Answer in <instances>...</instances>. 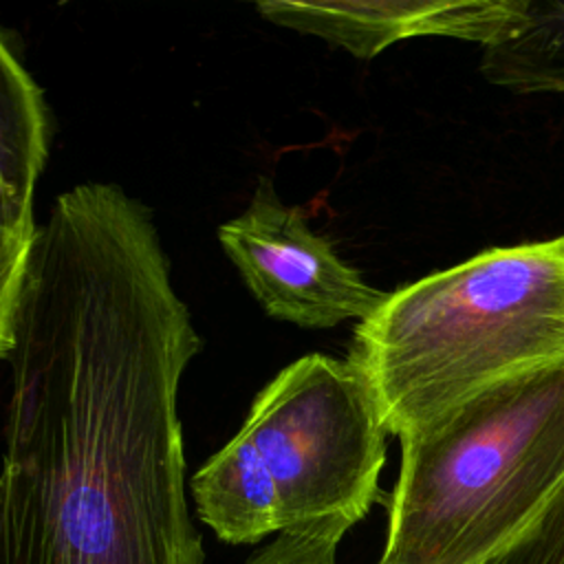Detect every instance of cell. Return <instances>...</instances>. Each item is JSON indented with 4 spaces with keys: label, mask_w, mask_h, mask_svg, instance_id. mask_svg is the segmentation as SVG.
<instances>
[{
    "label": "cell",
    "mask_w": 564,
    "mask_h": 564,
    "mask_svg": "<svg viewBox=\"0 0 564 564\" xmlns=\"http://www.w3.org/2000/svg\"><path fill=\"white\" fill-rule=\"evenodd\" d=\"M200 337L152 212L115 183L59 194L20 302L0 564H203L178 383Z\"/></svg>",
    "instance_id": "6da1fadb"
},
{
    "label": "cell",
    "mask_w": 564,
    "mask_h": 564,
    "mask_svg": "<svg viewBox=\"0 0 564 564\" xmlns=\"http://www.w3.org/2000/svg\"><path fill=\"white\" fill-rule=\"evenodd\" d=\"M555 361H564V236L491 247L386 293L348 355L394 436Z\"/></svg>",
    "instance_id": "7a4b0ae2"
},
{
    "label": "cell",
    "mask_w": 564,
    "mask_h": 564,
    "mask_svg": "<svg viewBox=\"0 0 564 564\" xmlns=\"http://www.w3.org/2000/svg\"><path fill=\"white\" fill-rule=\"evenodd\" d=\"M399 441L375 564H494L564 480V361L507 377Z\"/></svg>",
    "instance_id": "3957f363"
},
{
    "label": "cell",
    "mask_w": 564,
    "mask_h": 564,
    "mask_svg": "<svg viewBox=\"0 0 564 564\" xmlns=\"http://www.w3.org/2000/svg\"><path fill=\"white\" fill-rule=\"evenodd\" d=\"M240 434L269 480L280 531L324 518L357 524L379 498L388 432L348 359L315 352L282 368Z\"/></svg>",
    "instance_id": "277c9868"
},
{
    "label": "cell",
    "mask_w": 564,
    "mask_h": 564,
    "mask_svg": "<svg viewBox=\"0 0 564 564\" xmlns=\"http://www.w3.org/2000/svg\"><path fill=\"white\" fill-rule=\"evenodd\" d=\"M218 240L275 319L330 328L366 319L386 297L308 227L302 209L286 207L269 181L258 185L240 216L218 227Z\"/></svg>",
    "instance_id": "5b68a950"
},
{
    "label": "cell",
    "mask_w": 564,
    "mask_h": 564,
    "mask_svg": "<svg viewBox=\"0 0 564 564\" xmlns=\"http://www.w3.org/2000/svg\"><path fill=\"white\" fill-rule=\"evenodd\" d=\"M256 9L273 24L370 59L423 35L494 44L520 26L524 0H264Z\"/></svg>",
    "instance_id": "8992f818"
},
{
    "label": "cell",
    "mask_w": 564,
    "mask_h": 564,
    "mask_svg": "<svg viewBox=\"0 0 564 564\" xmlns=\"http://www.w3.org/2000/svg\"><path fill=\"white\" fill-rule=\"evenodd\" d=\"M46 159V117L37 84L0 35V227L35 236L33 192Z\"/></svg>",
    "instance_id": "52a82bcc"
},
{
    "label": "cell",
    "mask_w": 564,
    "mask_h": 564,
    "mask_svg": "<svg viewBox=\"0 0 564 564\" xmlns=\"http://www.w3.org/2000/svg\"><path fill=\"white\" fill-rule=\"evenodd\" d=\"M480 73L511 93H564V0H524L520 26L482 46Z\"/></svg>",
    "instance_id": "ba28073f"
},
{
    "label": "cell",
    "mask_w": 564,
    "mask_h": 564,
    "mask_svg": "<svg viewBox=\"0 0 564 564\" xmlns=\"http://www.w3.org/2000/svg\"><path fill=\"white\" fill-rule=\"evenodd\" d=\"M350 527L348 518H324L282 529L242 564H337V546Z\"/></svg>",
    "instance_id": "9c48e42d"
},
{
    "label": "cell",
    "mask_w": 564,
    "mask_h": 564,
    "mask_svg": "<svg viewBox=\"0 0 564 564\" xmlns=\"http://www.w3.org/2000/svg\"><path fill=\"white\" fill-rule=\"evenodd\" d=\"M33 242L35 236H22L0 227V359H9L15 348V326Z\"/></svg>",
    "instance_id": "30bf717a"
},
{
    "label": "cell",
    "mask_w": 564,
    "mask_h": 564,
    "mask_svg": "<svg viewBox=\"0 0 564 564\" xmlns=\"http://www.w3.org/2000/svg\"><path fill=\"white\" fill-rule=\"evenodd\" d=\"M494 564H564V480Z\"/></svg>",
    "instance_id": "8fae6325"
}]
</instances>
